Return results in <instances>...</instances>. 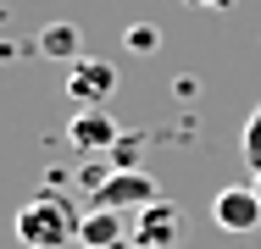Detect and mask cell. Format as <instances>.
Wrapping results in <instances>:
<instances>
[{
    "instance_id": "6da1fadb",
    "label": "cell",
    "mask_w": 261,
    "mask_h": 249,
    "mask_svg": "<svg viewBox=\"0 0 261 249\" xmlns=\"http://www.w3.org/2000/svg\"><path fill=\"white\" fill-rule=\"evenodd\" d=\"M78 222H84V210H72L61 194H34L17 205L11 233H17L22 249H67V244H78Z\"/></svg>"
},
{
    "instance_id": "7a4b0ae2",
    "label": "cell",
    "mask_w": 261,
    "mask_h": 249,
    "mask_svg": "<svg viewBox=\"0 0 261 249\" xmlns=\"http://www.w3.org/2000/svg\"><path fill=\"white\" fill-rule=\"evenodd\" d=\"M156 177L150 172H139V166H117L111 177H100L95 189H89V205H100V210H122V216H134V210H145V205H156Z\"/></svg>"
},
{
    "instance_id": "3957f363",
    "label": "cell",
    "mask_w": 261,
    "mask_h": 249,
    "mask_svg": "<svg viewBox=\"0 0 261 249\" xmlns=\"http://www.w3.org/2000/svg\"><path fill=\"white\" fill-rule=\"evenodd\" d=\"M134 244L145 249H172L184 238V216H178V205L172 199H156V205H145V210H134V233H128Z\"/></svg>"
},
{
    "instance_id": "277c9868",
    "label": "cell",
    "mask_w": 261,
    "mask_h": 249,
    "mask_svg": "<svg viewBox=\"0 0 261 249\" xmlns=\"http://www.w3.org/2000/svg\"><path fill=\"white\" fill-rule=\"evenodd\" d=\"M67 95L78 105H106L117 95V67L111 61H95V55H78L72 72H67Z\"/></svg>"
},
{
    "instance_id": "5b68a950",
    "label": "cell",
    "mask_w": 261,
    "mask_h": 249,
    "mask_svg": "<svg viewBox=\"0 0 261 249\" xmlns=\"http://www.w3.org/2000/svg\"><path fill=\"white\" fill-rule=\"evenodd\" d=\"M211 222H217L222 233H256V227H261V194H256V183H250V189H222V194L211 199Z\"/></svg>"
},
{
    "instance_id": "8992f818",
    "label": "cell",
    "mask_w": 261,
    "mask_h": 249,
    "mask_svg": "<svg viewBox=\"0 0 261 249\" xmlns=\"http://www.w3.org/2000/svg\"><path fill=\"white\" fill-rule=\"evenodd\" d=\"M67 139H72V149H84V155H100V149H111L117 139H122V128L106 116L100 105H78V116H72Z\"/></svg>"
},
{
    "instance_id": "52a82bcc",
    "label": "cell",
    "mask_w": 261,
    "mask_h": 249,
    "mask_svg": "<svg viewBox=\"0 0 261 249\" xmlns=\"http://www.w3.org/2000/svg\"><path fill=\"white\" fill-rule=\"evenodd\" d=\"M128 233H134V216L100 210V205H89L84 222H78V244H84V249H111V244H122Z\"/></svg>"
},
{
    "instance_id": "ba28073f",
    "label": "cell",
    "mask_w": 261,
    "mask_h": 249,
    "mask_svg": "<svg viewBox=\"0 0 261 249\" xmlns=\"http://www.w3.org/2000/svg\"><path fill=\"white\" fill-rule=\"evenodd\" d=\"M78 45H84V34L72 22H50L39 34V55H50V61H78Z\"/></svg>"
},
{
    "instance_id": "9c48e42d",
    "label": "cell",
    "mask_w": 261,
    "mask_h": 249,
    "mask_svg": "<svg viewBox=\"0 0 261 249\" xmlns=\"http://www.w3.org/2000/svg\"><path fill=\"white\" fill-rule=\"evenodd\" d=\"M239 149H245V166L261 172V105L245 116V133H239Z\"/></svg>"
},
{
    "instance_id": "30bf717a",
    "label": "cell",
    "mask_w": 261,
    "mask_h": 249,
    "mask_svg": "<svg viewBox=\"0 0 261 249\" xmlns=\"http://www.w3.org/2000/svg\"><path fill=\"white\" fill-rule=\"evenodd\" d=\"M156 45H161V34L150 22H134V28H128V50H134V55H150Z\"/></svg>"
},
{
    "instance_id": "8fae6325",
    "label": "cell",
    "mask_w": 261,
    "mask_h": 249,
    "mask_svg": "<svg viewBox=\"0 0 261 249\" xmlns=\"http://www.w3.org/2000/svg\"><path fill=\"white\" fill-rule=\"evenodd\" d=\"M111 161L117 166H139V139H117L111 144Z\"/></svg>"
},
{
    "instance_id": "7c38bea8",
    "label": "cell",
    "mask_w": 261,
    "mask_h": 249,
    "mask_svg": "<svg viewBox=\"0 0 261 249\" xmlns=\"http://www.w3.org/2000/svg\"><path fill=\"white\" fill-rule=\"evenodd\" d=\"M189 6H200V11H233V0H189Z\"/></svg>"
},
{
    "instance_id": "4fadbf2b",
    "label": "cell",
    "mask_w": 261,
    "mask_h": 249,
    "mask_svg": "<svg viewBox=\"0 0 261 249\" xmlns=\"http://www.w3.org/2000/svg\"><path fill=\"white\" fill-rule=\"evenodd\" d=\"M111 249H145V244H134V238H122V244H111Z\"/></svg>"
},
{
    "instance_id": "5bb4252c",
    "label": "cell",
    "mask_w": 261,
    "mask_h": 249,
    "mask_svg": "<svg viewBox=\"0 0 261 249\" xmlns=\"http://www.w3.org/2000/svg\"><path fill=\"white\" fill-rule=\"evenodd\" d=\"M256 194H261V172H256Z\"/></svg>"
}]
</instances>
